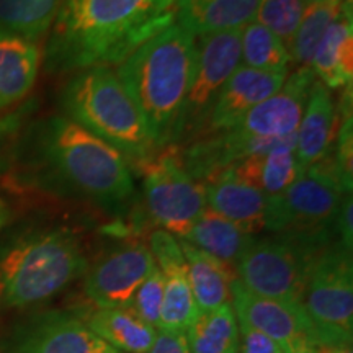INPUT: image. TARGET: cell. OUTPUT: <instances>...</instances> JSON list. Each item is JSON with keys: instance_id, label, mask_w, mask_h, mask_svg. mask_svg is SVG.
I'll return each mask as SVG.
<instances>
[{"instance_id": "obj_10", "label": "cell", "mask_w": 353, "mask_h": 353, "mask_svg": "<svg viewBox=\"0 0 353 353\" xmlns=\"http://www.w3.org/2000/svg\"><path fill=\"white\" fill-rule=\"evenodd\" d=\"M196 69L185 105L180 139L196 138L219 92L241 65V30L201 37Z\"/></svg>"}, {"instance_id": "obj_27", "label": "cell", "mask_w": 353, "mask_h": 353, "mask_svg": "<svg viewBox=\"0 0 353 353\" xmlns=\"http://www.w3.org/2000/svg\"><path fill=\"white\" fill-rule=\"evenodd\" d=\"M64 0H0V32L38 43L51 32Z\"/></svg>"}, {"instance_id": "obj_17", "label": "cell", "mask_w": 353, "mask_h": 353, "mask_svg": "<svg viewBox=\"0 0 353 353\" xmlns=\"http://www.w3.org/2000/svg\"><path fill=\"white\" fill-rule=\"evenodd\" d=\"M208 208L232 221L245 232L267 231L272 211V196L265 195L254 185L236 174L234 167H228L211 176L205 183Z\"/></svg>"}, {"instance_id": "obj_32", "label": "cell", "mask_w": 353, "mask_h": 353, "mask_svg": "<svg viewBox=\"0 0 353 353\" xmlns=\"http://www.w3.org/2000/svg\"><path fill=\"white\" fill-rule=\"evenodd\" d=\"M335 154L332 157L335 169L343 185L352 192L353 175V126H352V85L345 87V99L342 101V123L339 134H335Z\"/></svg>"}, {"instance_id": "obj_11", "label": "cell", "mask_w": 353, "mask_h": 353, "mask_svg": "<svg viewBox=\"0 0 353 353\" xmlns=\"http://www.w3.org/2000/svg\"><path fill=\"white\" fill-rule=\"evenodd\" d=\"M231 306L237 322L270 335L291 352L316 350L321 345V330L312 324L303 304H290L257 296L234 280Z\"/></svg>"}, {"instance_id": "obj_36", "label": "cell", "mask_w": 353, "mask_h": 353, "mask_svg": "<svg viewBox=\"0 0 353 353\" xmlns=\"http://www.w3.org/2000/svg\"><path fill=\"white\" fill-rule=\"evenodd\" d=\"M316 353H353L352 342L335 343V345H325L316 348Z\"/></svg>"}, {"instance_id": "obj_20", "label": "cell", "mask_w": 353, "mask_h": 353, "mask_svg": "<svg viewBox=\"0 0 353 353\" xmlns=\"http://www.w3.org/2000/svg\"><path fill=\"white\" fill-rule=\"evenodd\" d=\"M41 65L38 43L0 32V113L32 92Z\"/></svg>"}, {"instance_id": "obj_21", "label": "cell", "mask_w": 353, "mask_h": 353, "mask_svg": "<svg viewBox=\"0 0 353 353\" xmlns=\"http://www.w3.org/2000/svg\"><path fill=\"white\" fill-rule=\"evenodd\" d=\"M353 8L343 6L341 15L335 19L322 37L312 56L311 68L316 81L330 92L352 85L353 79Z\"/></svg>"}, {"instance_id": "obj_2", "label": "cell", "mask_w": 353, "mask_h": 353, "mask_svg": "<svg viewBox=\"0 0 353 353\" xmlns=\"http://www.w3.org/2000/svg\"><path fill=\"white\" fill-rule=\"evenodd\" d=\"M196 56V38L174 23L139 46L114 70L143 113L157 149L180 139Z\"/></svg>"}, {"instance_id": "obj_7", "label": "cell", "mask_w": 353, "mask_h": 353, "mask_svg": "<svg viewBox=\"0 0 353 353\" xmlns=\"http://www.w3.org/2000/svg\"><path fill=\"white\" fill-rule=\"evenodd\" d=\"M322 249L288 236L255 239L234 267L241 285L257 296L303 304L311 265Z\"/></svg>"}, {"instance_id": "obj_19", "label": "cell", "mask_w": 353, "mask_h": 353, "mask_svg": "<svg viewBox=\"0 0 353 353\" xmlns=\"http://www.w3.org/2000/svg\"><path fill=\"white\" fill-rule=\"evenodd\" d=\"M262 0H176L175 23L196 39L252 23Z\"/></svg>"}, {"instance_id": "obj_14", "label": "cell", "mask_w": 353, "mask_h": 353, "mask_svg": "<svg viewBox=\"0 0 353 353\" xmlns=\"http://www.w3.org/2000/svg\"><path fill=\"white\" fill-rule=\"evenodd\" d=\"M7 353H120L92 332L77 311H48L21 324Z\"/></svg>"}, {"instance_id": "obj_40", "label": "cell", "mask_w": 353, "mask_h": 353, "mask_svg": "<svg viewBox=\"0 0 353 353\" xmlns=\"http://www.w3.org/2000/svg\"><path fill=\"white\" fill-rule=\"evenodd\" d=\"M288 353H316V350H296V352H288Z\"/></svg>"}, {"instance_id": "obj_30", "label": "cell", "mask_w": 353, "mask_h": 353, "mask_svg": "<svg viewBox=\"0 0 353 353\" xmlns=\"http://www.w3.org/2000/svg\"><path fill=\"white\" fill-rule=\"evenodd\" d=\"M304 10H306L304 0H262L254 21L270 30L283 41L286 48H290L294 33L301 23Z\"/></svg>"}, {"instance_id": "obj_35", "label": "cell", "mask_w": 353, "mask_h": 353, "mask_svg": "<svg viewBox=\"0 0 353 353\" xmlns=\"http://www.w3.org/2000/svg\"><path fill=\"white\" fill-rule=\"evenodd\" d=\"M148 353H190V350L185 334L157 329L156 341Z\"/></svg>"}, {"instance_id": "obj_28", "label": "cell", "mask_w": 353, "mask_h": 353, "mask_svg": "<svg viewBox=\"0 0 353 353\" xmlns=\"http://www.w3.org/2000/svg\"><path fill=\"white\" fill-rule=\"evenodd\" d=\"M342 10L343 3L341 0H327V2L306 6L301 23H299L288 48L291 63L296 64V68L311 65L312 56H314L322 37L335 19L341 15Z\"/></svg>"}, {"instance_id": "obj_1", "label": "cell", "mask_w": 353, "mask_h": 353, "mask_svg": "<svg viewBox=\"0 0 353 353\" xmlns=\"http://www.w3.org/2000/svg\"><path fill=\"white\" fill-rule=\"evenodd\" d=\"M176 0H64L50 32L46 64L68 72L120 65L175 23Z\"/></svg>"}, {"instance_id": "obj_13", "label": "cell", "mask_w": 353, "mask_h": 353, "mask_svg": "<svg viewBox=\"0 0 353 353\" xmlns=\"http://www.w3.org/2000/svg\"><path fill=\"white\" fill-rule=\"evenodd\" d=\"M156 267L148 245L128 242L110 250L88 268L83 290L95 307L128 306L136 290Z\"/></svg>"}, {"instance_id": "obj_5", "label": "cell", "mask_w": 353, "mask_h": 353, "mask_svg": "<svg viewBox=\"0 0 353 353\" xmlns=\"http://www.w3.org/2000/svg\"><path fill=\"white\" fill-rule=\"evenodd\" d=\"M43 154L64 180L101 205H121L134 193L126 157L68 117L48 121Z\"/></svg>"}, {"instance_id": "obj_23", "label": "cell", "mask_w": 353, "mask_h": 353, "mask_svg": "<svg viewBox=\"0 0 353 353\" xmlns=\"http://www.w3.org/2000/svg\"><path fill=\"white\" fill-rule=\"evenodd\" d=\"M296 138L275 145L268 152L247 157L234 167L236 174L268 196H280L301 174L296 152Z\"/></svg>"}, {"instance_id": "obj_18", "label": "cell", "mask_w": 353, "mask_h": 353, "mask_svg": "<svg viewBox=\"0 0 353 353\" xmlns=\"http://www.w3.org/2000/svg\"><path fill=\"white\" fill-rule=\"evenodd\" d=\"M337 130V108L332 92L319 81L312 83L306 108L296 131L294 152L301 169L317 164L329 157Z\"/></svg>"}, {"instance_id": "obj_12", "label": "cell", "mask_w": 353, "mask_h": 353, "mask_svg": "<svg viewBox=\"0 0 353 353\" xmlns=\"http://www.w3.org/2000/svg\"><path fill=\"white\" fill-rule=\"evenodd\" d=\"M316 76L311 68H296L288 74L286 81L278 90L262 103L255 105L236 126L232 134L242 139L272 141L285 143L296 138L306 101Z\"/></svg>"}, {"instance_id": "obj_3", "label": "cell", "mask_w": 353, "mask_h": 353, "mask_svg": "<svg viewBox=\"0 0 353 353\" xmlns=\"http://www.w3.org/2000/svg\"><path fill=\"white\" fill-rule=\"evenodd\" d=\"M76 234L54 228L21 234L0 250V306L44 303L87 273Z\"/></svg>"}, {"instance_id": "obj_37", "label": "cell", "mask_w": 353, "mask_h": 353, "mask_svg": "<svg viewBox=\"0 0 353 353\" xmlns=\"http://www.w3.org/2000/svg\"><path fill=\"white\" fill-rule=\"evenodd\" d=\"M10 208H8V205L3 200H0V231H2L3 228L7 226L8 221H10Z\"/></svg>"}, {"instance_id": "obj_16", "label": "cell", "mask_w": 353, "mask_h": 353, "mask_svg": "<svg viewBox=\"0 0 353 353\" xmlns=\"http://www.w3.org/2000/svg\"><path fill=\"white\" fill-rule=\"evenodd\" d=\"M288 74L290 70H257L241 64L219 92L195 139L231 130L255 105L275 94Z\"/></svg>"}, {"instance_id": "obj_31", "label": "cell", "mask_w": 353, "mask_h": 353, "mask_svg": "<svg viewBox=\"0 0 353 353\" xmlns=\"http://www.w3.org/2000/svg\"><path fill=\"white\" fill-rule=\"evenodd\" d=\"M162 298H164V281L159 268L141 283V286L132 294L128 307L139 316L145 324L159 329L161 325V311H162Z\"/></svg>"}, {"instance_id": "obj_15", "label": "cell", "mask_w": 353, "mask_h": 353, "mask_svg": "<svg viewBox=\"0 0 353 353\" xmlns=\"http://www.w3.org/2000/svg\"><path fill=\"white\" fill-rule=\"evenodd\" d=\"M149 249L164 281V298H162L159 329L185 334L190 324L200 314V311H198L192 286H190L187 263H185L179 237L159 229L151 234Z\"/></svg>"}, {"instance_id": "obj_24", "label": "cell", "mask_w": 353, "mask_h": 353, "mask_svg": "<svg viewBox=\"0 0 353 353\" xmlns=\"http://www.w3.org/2000/svg\"><path fill=\"white\" fill-rule=\"evenodd\" d=\"M179 242L198 311L208 312L231 303V285L236 280V272L190 242L183 239Z\"/></svg>"}, {"instance_id": "obj_6", "label": "cell", "mask_w": 353, "mask_h": 353, "mask_svg": "<svg viewBox=\"0 0 353 353\" xmlns=\"http://www.w3.org/2000/svg\"><path fill=\"white\" fill-rule=\"evenodd\" d=\"M348 192L334 161L303 169L283 195L272 196L267 231L324 249L335 234V214Z\"/></svg>"}, {"instance_id": "obj_26", "label": "cell", "mask_w": 353, "mask_h": 353, "mask_svg": "<svg viewBox=\"0 0 353 353\" xmlns=\"http://www.w3.org/2000/svg\"><path fill=\"white\" fill-rule=\"evenodd\" d=\"M190 353H239V324L231 303L200 312L185 332Z\"/></svg>"}, {"instance_id": "obj_39", "label": "cell", "mask_w": 353, "mask_h": 353, "mask_svg": "<svg viewBox=\"0 0 353 353\" xmlns=\"http://www.w3.org/2000/svg\"><path fill=\"white\" fill-rule=\"evenodd\" d=\"M341 2L347 8H352L353 7V0H341Z\"/></svg>"}, {"instance_id": "obj_8", "label": "cell", "mask_w": 353, "mask_h": 353, "mask_svg": "<svg viewBox=\"0 0 353 353\" xmlns=\"http://www.w3.org/2000/svg\"><path fill=\"white\" fill-rule=\"evenodd\" d=\"M303 307L312 324L321 330V347L352 342V250L345 249L341 242L329 244L316 255L307 275Z\"/></svg>"}, {"instance_id": "obj_29", "label": "cell", "mask_w": 353, "mask_h": 353, "mask_svg": "<svg viewBox=\"0 0 353 353\" xmlns=\"http://www.w3.org/2000/svg\"><path fill=\"white\" fill-rule=\"evenodd\" d=\"M241 64L257 70H290L288 48L257 21L241 30Z\"/></svg>"}, {"instance_id": "obj_22", "label": "cell", "mask_w": 353, "mask_h": 353, "mask_svg": "<svg viewBox=\"0 0 353 353\" xmlns=\"http://www.w3.org/2000/svg\"><path fill=\"white\" fill-rule=\"evenodd\" d=\"M77 312L97 337L120 353H148L156 341L157 329L145 324L128 306H94Z\"/></svg>"}, {"instance_id": "obj_9", "label": "cell", "mask_w": 353, "mask_h": 353, "mask_svg": "<svg viewBox=\"0 0 353 353\" xmlns=\"http://www.w3.org/2000/svg\"><path fill=\"white\" fill-rule=\"evenodd\" d=\"M144 198L149 214L162 231L183 239L208 208L205 183L185 169L182 156L165 151L144 162Z\"/></svg>"}, {"instance_id": "obj_38", "label": "cell", "mask_w": 353, "mask_h": 353, "mask_svg": "<svg viewBox=\"0 0 353 353\" xmlns=\"http://www.w3.org/2000/svg\"><path fill=\"white\" fill-rule=\"evenodd\" d=\"M322 2H327V0H304L306 6H312V3H322Z\"/></svg>"}, {"instance_id": "obj_33", "label": "cell", "mask_w": 353, "mask_h": 353, "mask_svg": "<svg viewBox=\"0 0 353 353\" xmlns=\"http://www.w3.org/2000/svg\"><path fill=\"white\" fill-rule=\"evenodd\" d=\"M239 324V353H288L283 343H280L270 335L260 332L257 329L249 327V325Z\"/></svg>"}, {"instance_id": "obj_4", "label": "cell", "mask_w": 353, "mask_h": 353, "mask_svg": "<svg viewBox=\"0 0 353 353\" xmlns=\"http://www.w3.org/2000/svg\"><path fill=\"white\" fill-rule=\"evenodd\" d=\"M61 103L69 120L125 157L144 164L159 151L138 105L110 68L79 70L65 83Z\"/></svg>"}, {"instance_id": "obj_25", "label": "cell", "mask_w": 353, "mask_h": 353, "mask_svg": "<svg viewBox=\"0 0 353 353\" xmlns=\"http://www.w3.org/2000/svg\"><path fill=\"white\" fill-rule=\"evenodd\" d=\"M183 241L198 247L203 252L234 270L245 250L252 245L255 237L234 224L232 221L206 208L183 237Z\"/></svg>"}, {"instance_id": "obj_34", "label": "cell", "mask_w": 353, "mask_h": 353, "mask_svg": "<svg viewBox=\"0 0 353 353\" xmlns=\"http://www.w3.org/2000/svg\"><path fill=\"white\" fill-rule=\"evenodd\" d=\"M335 234H339V242L352 250L353 244V203L352 193H347L339 206L337 214H335Z\"/></svg>"}]
</instances>
